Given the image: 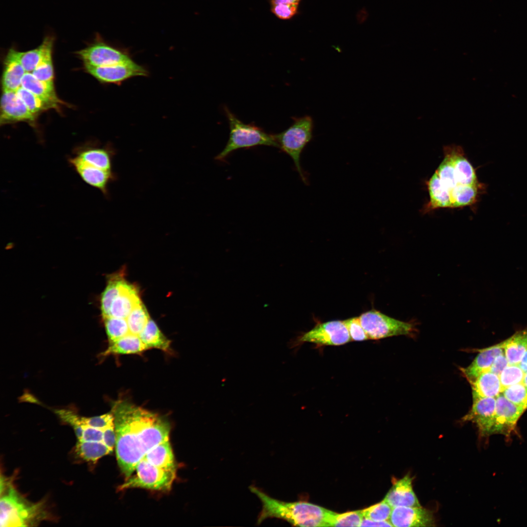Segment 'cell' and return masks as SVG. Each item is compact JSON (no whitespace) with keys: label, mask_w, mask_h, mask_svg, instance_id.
Listing matches in <instances>:
<instances>
[{"label":"cell","mask_w":527,"mask_h":527,"mask_svg":"<svg viewBox=\"0 0 527 527\" xmlns=\"http://www.w3.org/2000/svg\"><path fill=\"white\" fill-rule=\"evenodd\" d=\"M444 159L426 183L429 202L425 211L450 208L449 193L462 185L475 184L476 169L466 158L462 147L456 144L444 146Z\"/></svg>","instance_id":"cell-2"},{"label":"cell","mask_w":527,"mask_h":527,"mask_svg":"<svg viewBox=\"0 0 527 527\" xmlns=\"http://www.w3.org/2000/svg\"><path fill=\"white\" fill-rule=\"evenodd\" d=\"M392 507L385 500L362 510L363 517L374 521H388Z\"/></svg>","instance_id":"cell-37"},{"label":"cell","mask_w":527,"mask_h":527,"mask_svg":"<svg viewBox=\"0 0 527 527\" xmlns=\"http://www.w3.org/2000/svg\"><path fill=\"white\" fill-rule=\"evenodd\" d=\"M25 73L21 64L9 49L4 61L2 77L3 91H16L21 87Z\"/></svg>","instance_id":"cell-22"},{"label":"cell","mask_w":527,"mask_h":527,"mask_svg":"<svg viewBox=\"0 0 527 527\" xmlns=\"http://www.w3.org/2000/svg\"><path fill=\"white\" fill-rule=\"evenodd\" d=\"M522 383L527 388V372L525 373V375Z\"/></svg>","instance_id":"cell-49"},{"label":"cell","mask_w":527,"mask_h":527,"mask_svg":"<svg viewBox=\"0 0 527 527\" xmlns=\"http://www.w3.org/2000/svg\"><path fill=\"white\" fill-rule=\"evenodd\" d=\"M389 522L393 527L433 526V513L420 507H397L392 508Z\"/></svg>","instance_id":"cell-16"},{"label":"cell","mask_w":527,"mask_h":527,"mask_svg":"<svg viewBox=\"0 0 527 527\" xmlns=\"http://www.w3.org/2000/svg\"><path fill=\"white\" fill-rule=\"evenodd\" d=\"M359 317L362 327L371 340L410 335L416 331L414 323L395 319L375 309L362 313Z\"/></svg>","instance_id":"cell-7"},{"label":"cell","mask_w":527,"mask_h":527,"mask_svg":"<svg viewBox=\"0 0 527 527\" xmlns=\"http://www.w3.org/2000/svg\"><path fill=\"white\" fill-rule=\"evenodd\" d=\"M496 400L493 434L509 437L515 430L517 423L526 409L508 400L502 393Z\"/></svg>","instance_id":"cell-13"},{"label":"cell","mask_w":527,"mask_h":527,"mask_svg":"<svg viewBox=\"0 0 527 527\" xmlns=\"http://www.w3.org/2000/svg\"><path fill=\"white\" fill-rule=\"evenodd\" d=\"M123 278L122 273L113 275L102 294L101 309L103 318L109 317L112 303L119 294L120 284Z\"/></svg>","instance_id":"cell-31"},{"label":"cell","mask_w":527,"mask_h":527,"mask_svg":"<svg viewBox=\"0 0 527 527\" xmlns=\"http://www.w3.org/2000/svg\"><path fill=\"white\" fill-rule=\"evenodd\" d=\"M68 161L71 167L86 183L99 189L106 197L109 196V184L117 179V176L112 170L94 167L74 156L69 157Z\"/></svg>","instance_id":"cell-14"},{"label":"cell","mask_w":527,"mask_h":527,"mask_svg":"<svg viewBox=\"0 0 527 527\" xmlns=\"http://www.w3.org/2000/svg\"><path fill=\"white\" fill-rule=\"evenodd\" d=\"M126 319L130 333L139 335L146 325L150 318L145 306L141 303L132 310Z\"/></svg>","instance_id":"cell-34"},{"label":"cell","mask_w":527,"mask_h":527,"mask_svg":"<svg viewBox=\"0 0 527 527\" xmlns=\"http://www.w3.org/2000/svg\"><path fill=\"white\" fill-rule=\"evenodd\" d=\"M81 437L78 441L103 442V430L83 425Z\"/></svg>","instance_id":"cell-43"},{"label":"cell","mask_w":527,"mask_h":527,"mask_svg":"<svg viewBox=\"0 0 527 527\" xmlns=\"http://www.w3.org/2000/svg\"><path fill=\"white\" fill-rule=\"evenodd\" d=\"M505 354L509 365H519L527 349V329L517 331L503 341Z\"/></svg>","instance_id":"cell-26"},{"label":"cell","mask_w":527,"mask_h":527,"mask_svg":"<svg viewBox=\"0 0 527 527\" xmlns=\"http://www.w3.org/2000/svg\"><path fill=\"white\" fill-rule=\"evenodd\" d=\"M76 455L83 461L94 463L112 451L102 442L78 441L75 446Z\"/></svg>","instance_id":"cell-29"},{"label":"cell","mask_w":527,"mask_h":527,"mask_svg":"<svg viewBox=\"0 0 527 527\" xmlns=\"http://www.w3.org/2000/svg\"><path fill=\"white\" fill-rule=\"evenodd\" d=\"M37 117L29 111L16 91H3L0 101L1 125L19 122L34 124Z\"/></svg>","instance_id":"cell-15"},{"label":"cell","mask_w":527,"mask_h":527,"mask_svg":"<svg viewBox=\"0 0 527 527\" xmlns=\"http://www.w3.org/2000/svg\"><path fill=\"white\" fill-rule=\"evenodd\" d=\"M525 373L519 365L507 366L499 375L502 391L510 385L522 383Z\"/></svg>","instance_id":"cell-36"},{"label":"cell","mask_w":527,"mask_h":527,"mask_svg":"<svg viewBox=\"0 0 527 527\" xmlns=\"http://www.w3.org/2000/svg\"><path fill=\"white\" fill-rule=\"evenodd\" d=\"M271 12L278 19L289 20L295 16L298 11V5L283 3L270 4Z\"/></svg>","instance_id":"cell-42"},{"label":"cell","mask_w":527,"mask_h":527,"mask_svg":"<svg viewBox=\"0 0 527 527\" xmlns=\"http://www.w3.org/2000/svg\"><path fill=\"white\" fill-rule=\"evenodd\" d=\"M473 400L480 398H496L502 391L499 376L487 371L469 382Z\"/></svg>","instance_id":"cell-21"},{"label":"cell","mask_w":527,"mask_h":527,"mask_svg":"<svg viewBox=\"0 0 527 527\" xmlns=\"http://www.w3.org/2000/svg\"><path fill=\"white\" fill-rule=\"evenodd\" d=\"M21 86L45 100L58 104L62 103L56 95L54 81H42L34 77L32 73L26 72Z\"/></svg>","instance_id":"cell-25"},{"label":"cell","mask_w":527,"mask_h":527,"mask_svg":"<svg viewBox=\"0 0 527 527\" xmlns=\"http://www.w3.org/2000/svg\"><path fill=\"white\" fill-rule=\"evenodd\" d=\"M519 365L525 372H527V349Z\"/></svg>","instance_id":"cell-48"},{"label":"cell","mask_w":527,"mask_h":527,"mask_svg":"<svg viewBox=\"0 0 527 527\" xmlns=\"http://www.w3.org/2000/svg\"><path fill=\"white\" fill-rule=\"evenodd\" d=\"M111 412L116 433L117 462L127 479L151 449L169 440L170 425L160 415L126 400L114 403Z\"/></svg>","instance_id":"cell-1"},{"label":"cell","mask_w":527,"mask_h":527,"mask_svg":"<svg viewBox=\"0 0 527 527\" xmlns=\"http://www.w3.org/2000/svg\"><path fill=\"white\" fill-rule=\"evenodd\" d=\"M43 503H31L9 486L0 500V527H26L46 518Z\"/></svg>","instance_id":"cell-6"},{"label":"cell","mask_w":527,"mask_h":527,"mask_svg":"<svg viewBox=\"0 0 527 527\" xmlns=\"http://www.w3.org/2000/svg\"><path fill=\"white\" fill-rule=\"evenodd\" d=\"M301 0H270V4L283 3L298 5Z\"/></svg>","instance_id":"cell-47"},{"label":"cell","mask_w":527,"mask_h":527,"mask_svg":"<svg viewBox=\"0 0 527 527\" xmlns=\"http://www.w3.org/2000/svg\"><path fill=\"white\" fill-rule=\"evenodd\" d=\"M148 349L138 335L129 333L124 337L109 343L103 352L104 356L114 355L140 354Z\"/></svg>","instance_id":"cell-24"},{"label":"cell","mask_w":527,"mask_h":527,"mask_svg":"<svg viewBox=\"0 0 527 527\" xmlns=\"http://www.w3.org/2000/svg\"><path fill=\"white\" fill-rule=\"evenodd\" d=\"M109 343L114 342L130 333L126 319L113 317L103 318Z\"/></svg>","instance_id":"cell-33"},{"label":"cell","mask_w":527,"mask_h":527,"mask_svg":"<svg viewBox=\"0 0 527 527\" xmlns=\"http://www.w3.org/2000/svg\"><path fill=\"white\" fill-rule=\"evenodd\" d=\"M76 54L84 66L93 67L112 65L132 59L127 50L106 42L99 33L96 34L92 42Z\"/></svg>","instance_id":"cell-10"},{"label":"cell","mask_w":527,"mask_h":527,"mask_svg":"<svg viewBox=\"0 0 527 527\" xmlns=\"http://www.w3.org/2000/svg\"><path fill=\"white\" fill-rule=\"evenodd\" d=\"M496 398H480L473 400L469 412L463 418L464 421L474 423L481 437L493 434L495 423Z\"/></svg>","instance_id":"cell-12"},{"label":"cell","mask_w":527,"mask_h":527,"mask_svg":"<svg viewBox=\"0 0 527 527\" xmlns=\"http://www.w3.org/2000/svg\"><path fill=\"white\" fill-rule=\"evenodd\" d=\"M501 393L514 404L527 409V388L523 383L507 387Z\"/></svg>","instance_id":"cell-35"},{"label":"cell","mask_w":527,"mask_h":527,"mask_svg":"<svg viewBox=\"0 0 527 527\" xmlns=\"http://www.w3.org/2000/svg\"><path fill=\"white\" fill-rule=\"evenodd\" d=\"M351 341H363L369 339L362 327L359 317H353L344 321Z\"/></svg>","instance_id":"cell-40"},{"label":"cell","mask_w":527,"mask_h":527,"mask_svg":"<svg viewBox=\"0 0 527 527\" xmlns=\"http://www.w3.org/2000/svg\"><path fill=\"white\" fill-rule=\"evenodd\" d=\"M139 336L148 349L154 348L166 352H169L170 350L171 341L163 334L151 319Z\"/></svg>","instance_id":"cell-28"},{"label":"cell","mask_w":527,"mask_h":527,"mask_svg":"<svg viewBox=\"0 0 527 527\" xmlns=\"http://www.w3.org/2000/svg\"><path fill=\"white\" fill-rule=\"evenodd\" d=\"M86 71L99 81L120 85L135 77H146L149 73L132 59L119 64L100 67L84 66Z\"/></svg>","instance_id":"cell-11"},{"label":"cell","mask_w":527,"mask_h":527,"mask_svg":"<svg viewBox=\"0 0 527 527\" xmlns=\"http://www.w3.org/2000/svg\"><path fill=\"white\" fill-rule=\"evenodd\" d=\"M351 341L344 321H332L316 324L310 330L291 340L288 345L294 348L308 342L319 345H341Z\"/></svg>","instance_id":"cell-9"},{"label":"cell","mask_w":527,"mask_h":527,"mask_svg":"<svg viewBox=\"0 0 527 527\" xmlns=\"http://www.w3.org/2000/svg\"><path fill=\"white\" fill-rule=\"evenodd\" d=\"M116 152L110 146L86 145L75 149L74 157L94 167L112 171Z\"/></svg>","instance_id":"cell-17"},{"label":"cell","mask_w":527,"mask_h":527,"mask_svg":"<svg viewBox=\"0 0 527 527\" xmlns=\"http://www.w3.org/2000/svg\"><path fill=\"white\" fill-rule=\"evenodd\" d=\"M509 365L505 353L497 355L489 369V371L499 376L504 369Z\"/></svg>","instance_id":"cell-45"},{"label":"cell","mask_w":527,"mask_h":527,"mask_svg":"<svg viewBox=\"0 0 527 527\" xmlns=\"http://www.w3.org/2000/svg\"><path fill=\"white\" fill-rule=\"evenodd\" d=\"M363 518L362 510L349 511L342 514L335 513L331 526L360 527Z\"/></svg>","instance_id":"cell-38"},{"label":"cell","mask_w":527,"mask_h":527,"mask_svg":"<svg viewBox=\"0 0 527 527\" xmlns=\"http://www.w3.org/2000/svg\"><path fill=\"white\" fill-rule=\"evenodd\" d=\"M224 110L229 123V136L223 149L215 157L216 160L223 162L233 151L242 148L260 145L278 148L274 135L254 124L244 123L226 106Z\"/></svg>","instance_id":"cell-4"},{"label":"cell","mask_w":527,"mask_h":527,"mask_svg":"<svg viewBox=\"0 0 527 527\" xmlns=\"http://www.w3.org/2000/svg\"><path fill=\"white\" fill-rule=\"evenodd\" d=\"M81 423L82 426H88L103 430L114 423V416L112 412L94 417L81 416Z\"/></svg>","instance_id":"cell-41"},{"label":"cell","mask_w":527,"mask_h":527,"mask_svg":"<svg viewBox=\"0 0 527 527\" xmlns=\"http://www.w3.org/2000/svg\"><path fill=\"white\" fill-rule=\"evenodd\" d=\"M103 443L113 452L116 443V433L114 422L103 429Z\"/></svg>","instance_id":"cell-44"},{"label":"cell","mask_w":527,"mask_h":527,"mask_svg":"<svg viewBox=\"0 0 527 527\" xmlns=\"http://www.w3.org/2000/svg\"><path fill=\"white\" fill-rule=\"evenodd\" d=\"M503 352V341L493 346L479 349V354L472 362L468 366L461 368V371L470 382L481 373L489 371L495 357Z\"/></svg>","instance_id":"cell-20"},{"label":"cell","mask_w":527,"mask_h":527,"mask_svg":"<svg viewBox=\"0 0 527 527\" xmlns=\"http://www.w3.org/2000/svg\"><path fill=\"white\" fill-rule=\"evenodd\" d=\"M249 489L259 498L262 504L257 519L258 525L268 518H276L295 526H331L335 514L333 511L304 502L282 501L271 497L254 486H251Z\"/></svg>","instance_id":"cell-3"},{"label":"cell","mask_w":527,"mask_h":527,"mask_svg":"<svg viewBox=\"0 0 527 527\" xmlns=\"http://www.w3.org/2000/svg\"><path fill=\"white\" fill-rule=\"evenodd\" d=\"M54 43L47 48L42 58L32 74L39 80L53 82L54 74L52 53Z\"/></svg>","instance_id":"cell-32"},{"label":"cell","mask_w":527,"mask_h":527,"mask_svg":"<svg viewBox=\"0 0 527 527\" xmlns=\"http://www.w3.org/2000/svg\"><path fill=\"white\" fill-rule=\"evenodd\" d=\"M292 124L284 131L274 134L278 148L287 154L293 160L297 172L305 184L308 180L301 164V157L304 149L312 140L314 128L313 119L309 115L293 117Z\"/></svg>","instance_id":"cell-5"},{"label":"cell","mask_w":527,"mask_h":527,"mask_svg":"<svg viewBox=\"0 0 527 527\" xmlns=\"http://www.w3.org/2000/svg\"><path fill=\"white\" fill-rule=\"evenodd\" d=\"M55 412L63 422L72 427L77 440L79 439L82 433L81 416L67 409H58L55 410Z\"/></svg>","instance_id":"cell-39"},{"label":"cell","mask_w":527,"mask_h":527,"mask_svg":"<svg viewBox=\"0 0 527 527\" xmlns=\"http://www.w3.org/2000/svg\"><path fill=\"white\" fill-rule=\"evenodd\" d=\"M141 303L137 289L123 278L120 284L119 294L112 303L109 317L126 319L132 310Z\"/></svg>","instance_id":"cell-18"},{"label":"cell","mask_w":527,"mask_h":527,"mask_svg":"<svg viewBox=\"0 0 527 527\" xmlns=\"http://www.w3.org/2000/svg\"><path fill=\"white\" fill-rule=\"evenodd\" d=\"M136 474L126 479L119 487L121 490L131 488L169 491L176 478V469H168L154 466L144 459L137 464Z\"/></svg>","instance_id":"cell-8"},{"label":"cell","mask_w":527,"mask_h":527,"mask_svg":"<svg viewBox=\"0 0 527 527\" xmlns=\"http://www.w3.org/2000/svg\"><path fill=\"white\" fill-rule=\"evenodd\" d=\"M29 111L38 116L39 113L52 108H57L58 104L45 100L20 87L16 91Z\"/></svg>","instance_id":"cell-30"},{"label":"cell","mask_w":527,"mask_h":527,"mask_svg":"<svg viewBox=\"0 0 527 527\" xmlns=\"http://www.w3.org/2000/svg\"><path fill=\"white\" fill-rule=\"evenodd\" d=\"M143 459L150 464L168 469H176L174 457L169 440L151 449Z\"/></svg>","instance_id":"cell-27"},{"label":"cell","mask_w":527,"mask_h":527,"mask_svg":"<svg viewBox=\"0 0 527 527\" xmlns=\"http://www.w3.org/2000/svg\"><path fill=\"white\" fill-rule=\"evenodd\" d=\"M384 500L392 508L421 506L413 489L412 479L409 475L395 481Z\"/></svg>","instance_id":"cell-19"},{"label":"cell","mask_w":527,"mask_h":527,"mask_svg":"<svg viewBox=\"0 0 527 527\" xmlns=\"http://www.w3.org/2000/svg\"><path fill=\"white\" fill-rule=\"evenodd\" d=\"M361 526L393 527L389 521H374L365 517L362 519Z\"/></svg>","instance_id":"cell-46"},{"label":"cell","mask_w":527,"mask_h":527,"mask_svg":"<svg viewBox=\"0 0 527 527\" xmlns=\"http://www.w3.org/2000/svg\"><path fill=\"white\" fill-rule=\"evenodd\" d=\"M53 35H46L41 44L36 48L25 52H20L11 48L10 50L20 62L26 72L32 73L38 65L47 48L55 43Z\"/></svg>","instance_id":"cell-23"}]
</instances>
